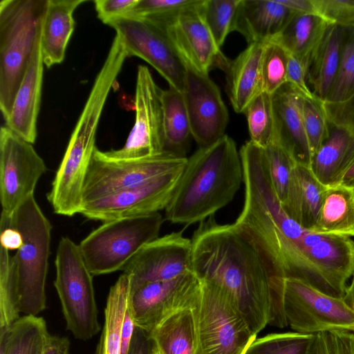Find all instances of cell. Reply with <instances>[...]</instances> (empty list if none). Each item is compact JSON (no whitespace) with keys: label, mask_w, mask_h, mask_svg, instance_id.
Returning a JSON list of instances; mask_svg holds the SVG:
<instances>
[{"label":"cell","mask_w":354,"mask_h":354,"mask_svg":"<svg viewBox=\"0 0 354 354\" xmlns=\"http://www.w3.org/2000/svg\"><path fill=\"white\" fill-rule=\"evenodd\" d=\"M342 299L346 304L354 310V272L351 277V282L347 286L346 293Z\"/></svg>","instance_id":"obj_53"},{"label":"cell","mask_w":354,"mask_h":354,"mask_svg":"<svg viewBox=\"0 0 354 354\" xmlns=\"http://www.w3.org/2000/svg\"><path fill=\"white\" fill-rule=\"evenodd\" d=\"M50 335L43 317L23 315L0 328V354H42Z\"/></svg>","instance_id":"obj_31"},{"label":"cell","mask_w":354,"mask_h":354,"mask_svg":"<svg viewBox=\"0 0 354 354\" xmlns=\"http://www.w3.org/2000/svg\"><path fill=\"white\" fill-rule=\"evenodd\" d=\"M19 295L13 255L0 248V328H9L20 316Z\"/></svg>","instance_id":"obj_33"},{"label":"cell","mask_w":354,"mask_h":354,"mask_svg":"<svg viewBox=\"0 0 354 354\" xmlns=\"http://www.w3.org/2000/svg\"><path fill=\"white\" fill-rule=\"evenodd\" d=\"M286 82L292 85L304 97H316L306 80V72L303 64L294 56L289 54Z\"/></svg>","instance_id":"obj_45"},{"label":"cell","mask_w":354,"mask_h":354,"mask_svg":"<svg viewBox=\"0 0 354 354\" xmlns=\"http://www.w3.org/2000/svg\"><path fill=\"white\" fill-rule=\"evenodd\" d=\"M270 180L281 205L286 202L297 162L282 147L272 142L264 149Z\"/></svg>","instance_id":"obj_38"},{"label":"cell","mask_w":354,"mask_h":354,"mask_svg":"<svg viewBox=\"0 0 354 354\" xmlns=\"http://www.w3.org/2000/svg\"><path fill=\"white\" fill-rule=\"evenodd\" d=\"M353 192H354V189H353Z\"/></svg>","instance_id":"obj_54"},{"label":"cell","mask_w":354,"mask_h":354,"mask_svg":"<svg viewBox=\"0 0 354 354\" xmlns=\"http://www.w3.org/2000/svg\"><path fill=\"white\" fill-rule=\"evenodd\" d=\"M200 289V281L192 270L131 288L128 308L136 327L150 333L171 313L192 308Z\"/></svg>","instance_id":"obj_14"},{"label":"cell","mask_w":354,"mask_h":354,"mask_svg":"<svg viewBox=\"0 0 354 354\" xmlns=\"http://www.w3.org/2000/svg\"><path fill=\"white\" fill-rule=\"evenodd\" d=\"M138 0H95L97 17L105 24L113 19L130 15Z\"/></svg>","instance_id":"obj_43"},{"label":"cell","mask_w":354,"mask_h":354,"mask_svg":"<svg viewBox=\"0 0 354 354\" xmlns=\"http://www.w3.org/2000/svg\"><path fill=\"white\" fill-rule=\"evenodd\" d=\"M183 169L86 202L80 214L88 219L107 222L159 212L169 203Z\"/></svg>","instance_id":"obj_16"},{"label":"cell","mask_w":354,"mask_h":354,"mask_svg":"<svg viewBox=\"0 0 354 354\" xmlns=\"http://www.w3.org/2000/svg\"><path fill=\"white\" fill-rule=\"evenodd\" d=\"M48 0L0 1V109L6 120L40 38Z\"/></svg>","instance_id":"obj_4"},{"label":"cell","mask_w":354,"mask_h":354,"mask_svg":"<svg viewBox=\"0 0 354 354\" xmlns=\"http://www.w3.org/2000/svg\"><path fill=\"white\" fill-rule=\"evenodd\" d=\"M246 115L250 141L265 149L273 142L274 115L272 95L262 91L248 106Z\"/></svg>","instance_id":"obj_34"},{"label":"cell","mask_w":354,"mask_h":354,"mask_svg":"<svg viewBox=\"0 0 354 354\" xmlns=\"http://www.w3.org/2000/svg\"><path fill=\"white\" fill-rule=\"evenodd\" d=\"M135 328L136 326L133 319L127 306L120 333L121 354H128Z\"/></svg>","instance_id":"obj_48"},{"label":"cell","mask_w":354,"mask_h":354,"mask_svg":"<svg viewBox=\"0 0 354 354\" xmlns=\"http://www.w3.org/2000/svg\"><path fill=\"white\" fill-rule=\"evenodd\" d=\"M130 289L131 277L122 272L109 290L104 324L95 354H121L120 333Z\"/></svg>","instance_id":"obj_29"},{"label":"cell","mask_w":354,"mask_h":354,"mask_svg":"<svg viewBox=\"0 0 354 354\" xmlns=\"http://www.w3.org/2000/svg\"><path fill=\"white\" fill-rule=\"evenodd\" d=\"M196 0H138L131 15L155 19L178 12L193 5Z\"/></svg>","instance_id":"obj_42"},{"label":"cell","mask_w":354,"mask_h":354,"mask_svg":"<svg viewBox=\"0 0 354 354\" xmlns=\"http://www.w3.org/2000/svg\"><path fill=\"white\" fill-rule=\"evenodd\" d=\"M339 185L354 189V160L345 171Z\"/></svg>","instance_id":"obj_52"},{"label":"cell","mask_w":354,"mask_h":354,"mask_svg":"<svg viewBox=\"0 0 354 354\" xmlns=\"http://www.w3.org/2000/svg\"><path fill=\"white\" fill-rule=\"evenodd\" d=\"M265 252L283 277L302 280L337 298L344 297L354 272L351 237L318 233L292 218L280 227Z\"/></svg>","instance_id":"obj_2"},{"label":"cell","mask_w":354,"mask_h":354,"mask_svg":"<svg viewBox=\"0 0 354 354\" xmlns=\"http://www.w3.org/2000/svg\"><path fill=\"white\" fill-rule=\"evenodd\" d=\"M199 281L200 292L191 308L195 354H244L257 335L229 295L207 281Z\"/></svg>","instance_id":"obj_6"},{"label":"cell","mask_w":354,"mask_h":354,"mask_svg":"<svg viewBox=\"0 0 354 354\" xmlns=\"http://www.w3.org/2000/svg\"><path fill=\"white\" fill-rule=\"evenodd\" d=\"M56 288L66 329L78 339L86 341L100 330L93 283L78 245L67 236L58 244L55 261Z\"/></svg>","instance_id":"obj_8"},{"label":"cell","mask_w":354,"mask_h":354,"mask_svg":"<svg viewBox=\"0 0 354 354\" xmlns=\"http://www.w3.org/2000/svg\"><path fill=\"white\" fill-rule=\"evenodd\" d=\"M187 162L185 156L168 151L138 159L115 160L96 148L84 187L83 204L183 170Z\"/></svg>","instance_id":"obj_9"},{"label":"cell","mask_w":354,"mask_h":354,"mask_svg":"<svg viewBox=\"0 0 354 354\" xmlns=\"http://www.w3.org/2000/svg\"><path fill=\"white\" fill-rule=\"evenodd\" d=\"M1 247L8 250H18L23 243L21 232L10 223V216L1 212L0 220Z\"/></svg>","instance_id":"obj_46"},{"label":"cell","mask_w":354,"mask_h":354,"mask_svg":"<svg viewBox=\"0 0 354 354\" xmlns=\"http://www.w3.org/2000/svg\"><path fill=\"white\" fill-rule=\"evenodd\" d=\"M295 13L278 0H241L234 31L248 44L274 39Z\"/></svg>","instance_id":"obj_21"},{"label":"cell","mask_w":354,"mask_h":354,"mask_svg":"<svg viewBox=\"0 0 354 354\" xmlns=\"http://www.w3.org/2000/svg\"><path fill=\"white\" fill-rule=\"evenodd\" d=\"M163 221L156 212L104 222L78 245L91 273L122 270L145 245L158 237Z\"/></svg>","instance_id":"obj_7"},{"label":"cell","mask_w":354,"mask_h":354,"mask_svg":"<svg viewBox=\"0 0 354 354\" xmlns=\"http://www.w3.org/2000/svg\"><path fill=\"white\" fill-rule=\"evenodd\" d=\"M354 97V27H345L344 40L335 80L324 102L339 104Z\"/></svg>","instance_id":"obj_35"},{"label":"cell","mask_w":354,"mask_h":354,"mask_svg":"<svg viewBox=\"0 0 354 354\" xmlns=\"http://www.w3.org/2000/svg\"><path fill=\"white\" fill-rule=\"evenodd\" d=\"M242 182L240 153L234 141L225 135L187 158L165 209V219L186 226L201 223L230 203Z\"/></svg>","instance_id":"obj_3"},{"label":"cell","mask_w":354,"mask_h":354,"mask_svg":"<svg viewBox=\"0 0 354 354\" xmlns=\"http://www.w3.org/2000/svg\"><path fill=\"white\" fill-rule=\"evenodd\" d=\"M192 242L183 231L173 232L145 245L122 270L131 288L175 278L192 270Z\"/></svg>","instance_id":"obj_18"},{"label":"cell","mask_w":354,"mask_h":354,"mask_svg":"<svg viewBox=\"0 0 354 354\" xmlns=\"http://www.w3.org/2000/svg\"><path fill=\"white\" fill-rule=\"evenodd\" d=\"M311 230L354 236L353 190L340 185L327 187L315 225Z\"/></svg>","instance_id":"obj_28"},{"label":"cell","mask_w":354,"mask_h":354,"mask_svg":"<svg viewBox=\"0 0 354 354\" xmlns=\"http://www.w3.org/2000/svg\"><path fill=\"white\" fill-rule=\"evenodd\" d=\"M10 225L23 238L13 255L19 295L20 312L37 316L46 307V281L52 226L34 194L10 216Z\"/></svg>","instance_id":"obj_5"},{"label":"cell","mask_w":354,"mask_h":354,"mask_svg":"<svg viewBox=\"0 0 354 354\" xmlns=\"http://www.w3.org/2000/svg\"><path fill=\"white\" fill-rule=\"evenodd\" d=\"M162 102L164 151L185 156L192 130L183 93L172 87L162 90Z\"/></svg>","instance_id":"obj_30"},{"label":"cell","mask_w":354,"mask_h":354,"mask_svg":"<svg viewBox=\"0 0 354 354\" xmlns=\"http://www.w3.org/2000/svg\"><path fill=\"white\" fill-rule=\"evenodd\" d=\"M301 111L312 157L328 135V120L324 102L317 97H304Z\"/></svg>","instance_id":"obj_40"},{"label":"cell","mask_w":354,"mask_h":354,"mask_svg":"<svg viewBox=\"0 0 354 354\" xmlns=\"http://www.w3.org/2000/svg\"><path fill=\"white\" fill-rule=\"evenodd\" d=\"M326 189L327 187L315 177L309 167L297 163L288 197L282 207L301 225L312 230Z\"/></svg>","instance_id":"obj_26"},{"label":"cell","mask_w":354,"mask_h":354,"mask_svg":"<svg viewBox=\"0 0 354 354\" xmlns=\"http://www.w3.org/2000/svg\"><path fill=\"white\" fill-rule=\"evenodd\" d=\"M329 23L316 13L294 14L272 40L281 44L304 66L320 43Z\"/></svg>","instance_id":"obj_27"},{"label":"cell","mask_w":354,"mask_h":354,"mask_svg":"<svg viewBox=\"0 0 354 354\" xmlns=\"http://www.w3.org/2000/svg\"><path fill=\"white\" fill-rule=\"evenodd\" d=\"M345 27L329 24L306 66V80L313 95L324 102L338 71Z\"/></svg>","instance_id":"obj_25"},{"label":"cell","mask_w":354,"mask_h":354,"mask_svg":"<svg viewBox=\"0 0 354 354\" xmlns=\"http://www.w3.org/2000/svg\"><path fill=\"white\" fill-rule=\"evenodd\" d=\"M288 52L278 42L266 43L261 66L262 91L270 95L286 83Z\"/></svg>","instance_id":"obj_39"},{"label":"cell","mask_w":354,"mask_h":354,"mask_svg":"<svg viewBox=\"0 0 354 354\" xmlns=\"http://www.w3.org/2000/svg\"><path fill=\"white\" fill-rule=\"evenodd\" d=\"M192 270L199 280L224 291L239 308L252 333L267 325L288 326L283 279L250 234L212 216L193 234Z\"/></svg>","instance_id":"obj_1"},{"label":"cell","mask_w":354,"mask_h":354,"mask_svg":"<svg viewBox=\"0 0 354 354\" xmlns=\"http://www.w3.org/2000/svg\"><path fill=\"white\" fill-rule=\"evenodd\" d=\"M283 308L295 332L315 335L332 330L354 333V310L342 298L326 295L296 278H284Z\"/></svg>","instance_id":"obj_10"},{"label":"cell","mask_w":354,"mask_h":354,"mask_svg":"<svg viewBox=\"0 0 354 354\" xmlns=\"http://www.w3.org/2000/svg\"><path fill=\"white\" fill-rule=\"evenodd\" d=\"M44 160L32 144L6 126L0 130V199L1 212L12 215L29 196L46 172Z\"/></svg>","instance_id":"obj_13"},{"label":"cell","mask_w":354,"mask_h":354,"mask_svg":"<svg viewBox=\"0 0 354 354\" xmlns=\"http://www.w3.org/2000/svg\"><path fill=\"white\" fill-rule=\"evenodd\" d=\"M305 354H328L324 333L314 335Z\"/></svg>","instance_id":"obj_51"},{"label":"cell","mask_w":354,"mask_h":354,"mask_svg":"<svg viewBox=\"0 0 354 354\" xmlns=\"http://www.w3.org/2000/svg\"><path fill=\"white\" fill-rule=\"evenodd\" d=\"M266 43L248 44L225 70L227 95L238 113H244L252 100L263 91L261 66Z\"/></svg>","instance_id":"obj_23"},{"label":"cell","mask_w":354,"mask_h":354,"mask_svg":"<svg viewBox=\"0 0 354 354\" xmlns=\"http://www.w3.org/2000/svg\"><path fill=\"white\" fill-rule=\"evenodd\" d=\"M128 354H158L149 333L136 327Z\"/></svg>","instance_id":"obj_47"},{"label":"cell","mask_w":354,"mask_h":354,"mask_svg":"<svg viewBox=\"0 0 354 354\" xmlns=\"http://www.w3.org/2000/svg\"><path fill=\"white\" fill-rule=\"evenodd\" d=\"M162 89L154 81L148 67H138L136 119L124 145L120 149L104 151L115 160H132L164 151Z\"/></svg>","instance_id":"obj_12"},{"label":"cell","mask_w":354,"mask_h":354,"mask_svg":"<svg viewBox=\"0 0 354 354\" xmlns=\"http://www.w3.org/2000/svg\"><path fill=\"white\" fill-rule=\"evenodd\" d=\"M328 354H354V333L332 330L324 333Z\"/></svg>","instance_id":"obj_44"},{"label":"cell","mask_w":354,"mask_h":354,"mask_svg":"<svg viewBox=\"0 0 354 354\" xmlns=\"http://www.w3.org/2000/svg\"><path fill=\"white\" fill-rule=\"evenodd\" d=\"M295 14L316 13L313 0H278ZM317 14V13H316Z\"/></svg>","instance_id":"obj_50"},{"label":"cell","mask_w":354,"mask_h":354,"mask_svg":"<svg viewBox=\"0 0 354 354\" xmlns=\"http://www.w3.org/2000/svg\"><path fill=\"white\" fill-rule=\"evenodd\" d=\"M42 354H70L69 339L50 335Z\"/></svg>","instance_id":"obj_49"},{"label":"cell","mask_w":354,"mask_h":354,"mask_svg":"<svg viewBox=\"0 0 354 354\" xmlns=\"http://www.w3.org/2000/svg\"><path fill=\"white\" fill-rule=\"evenodd\" d=\"M316 13L328 23L354 27V0H313Z\"/></svg>","instance_id":"obj_41"},{"label":"cell","mask_w":354,"mask_h":354,"mask_svg":"<svg viewBox=\"0 0 354 354\" xmlns=\"http://www.w3.org/2000/svg\"><path fill=\"white\" fill-rule=\"evenodd\" d=\"M149 335L158 354H195L194 325L191 308L171 313Z\"/></svg>","instance_id":"obj_32"},{"label":"cell","mask_w":354,"mask_h":354,"mask_svg":"<svg viewBox=\"0 0 354 354\" xmlns=\"http://www.w3.org/2000/svg\"><path fill=\"white\" fill-rule=\"evenodd\" d=\"M304 96L288 83L272 94L274 115L273 142L298 164L309 167L311 151L302 116Z\"/></svg>","instance_id":"obj_19"},{"label":"cell","mask_w":354,"mask_h":354,"mask_svg":"<svg viewBox=\"0 0 354 354\" xmlns=\"http://www.w3.org/2000/svg\"><path fill=\"white\" fill-rule=\"evenodd\" d=\"M203 0L165 17L147 19L166 35L185 66L205 75L214 66L225 71L230 61L216 44L204 19ZM146 19V18H145Z\"/></svg>","instance_id":"obj_11"},{"label":"cell","mask_w":354,"mask_h":354,"mask_svg":"<svg viewBox=\"0 0 354 354\" xmlns=\"http://www.w3.org/2000/svg\"><path fill=\"white\" fill-rule=\"evenodd\" d=\"M107 25L121 37L128 57L144 59L166 80L169 87L183 92L185 66L160 28L133 15L113 19Z\"/></svg>","instance_id":"obj_15"},{"label":"cell","mask_w":354,"mask_h":354,"mask_svg":"<svg viewBox=\"0 0 354 354\" xmlns=\"http://www.w3.org/2000/svg\"><path fill=\"white\" fill-rule=\"evenodd\" d=\"M241 0H203L202 11L217 46L221 48L227 35L234 31Z\"/></svg>","instance_id":"obj_37"},{"label":"cell","mask_w":354,"mask_h":354,"mask_svg":"<svg viewBox=\"0 0 354 354\" xmlns=\"http://www.w3.org/2000/svg\"><path fill=\"white\" fill-rule=\"evenodd\" d=\"M183 95L187 107L192 136L199 148L208 147L223 138L229 121L227 107L219 88L205 75L185 66Z\"/></svg>","instance_id":"obj_17"},{"label":"cell","mask_w":354,"mask_h":354,"mask_svg":"<svg viewBox=\"0 0 354 354\" xmlns=\"http://www.w3.org/2000/svg\"><path fill=\"white\" fill-rule=\"evenodd\" d=\"M85 0H48L40 37L44 64L50 68L63 62L75 28L73 12Z\"/></svg>","instance_id":"obj_24"},{"label":"cell","mask_w":354,"mask_h":354,"mask_svg":"<svg viewBox=\"0 0 354 354\" xmlns=\"http://www.w3.org/2000/svg\"><path fill=\"white\" fill-rule=\"evenodd\" d=\"M44 66L39 38L16 94L10 113L5 120L8 128L32 144L35 143L37 136V122Z\"/></svg>","instance_id":"obj_20"},{"label":"cell","mask_w":354,"mask_h":354,"mask_svg":"<svg viewBox=\"0 0 354 354\" xmlns=\"http://www.w3.org/2000/svg\"><path fill=\"white\" fill-rule=\"evenodd\" d=\"M353 160L354 131L328 120V135L311 157L313 174L326 187L338 185Z\"/></svg>","instance_id":"obj_22"},{"label":"cell","mask_w":354,"mask_h":354,"mask_svg":"<svg viewBox=\"0 0 354 354\" xmlns=\"http://www.w3.org/2000/svg\"><path fill=\"white\" fill-rule=\"evenodd\" d=\"M314 335L276 333L256 338L244 354H305Z\"/></svg>","instance_id":"obj_36"}]
</instances>
